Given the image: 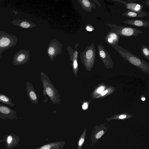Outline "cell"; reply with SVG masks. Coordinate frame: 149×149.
<instances>
[{
    "mask_svg": "<svg viewBox=\"0 0 149 149\" xmlns=\"http://www.w3.org/2000/svg\"><path fill=\"white\" fill-rule=\"evenodd\" d=\"M2 142V140H0V143ZM0 149H1V148H0Z\"/></svg>",
    "mask_w": 149,
    "mask_h": 149,
    "instance_id": "836d02e7",
    "label": "cell"
},
{
    "mask_svg": "<svg viewBox=\"0 0 149 149\" xmlns=\"http://www.w3.org/2000/svg\"><path fill=\"white\" fill-rule=\"evenodd\" d=\"M122 22L137 27H149V22L143 19H128L123 21Z\"/></svg>",
    "mask_w": 149,
    "mask_h": 149,
    "instance_id": "9a60e30c",
    "label": "cell"
},
{
    "mask_svg": "<svg viewBox=\"0 0 149 149\" xmlns=\"http://www.w3.org/2000/svg\"><path fill=\"white\" fill-rule=\"evenodd\" d=\"M72 61L71 64L72 67V71L74 76L76 77L77 75V72L78 70L77 59H73L71 61Z\"/></svg>",
    "mask_w": 149,
    "mask_h": 149,
    "instance_id": "603a6c76",
    "label": "cell"
},
{
    "mask_svg": "<svg viewBox=\"0 0 149 149\" xmlns=\"http://www.w3.org/2000/svg\"><path fill=\"white\" fill-rule=\"evenodd\" d=\"M120 38V36L115 32L109 31L103 39L107 44L111 46L118 44Z\"/></svg>",
    "mask_w": 149,
    "mask_h": 149,
    "instance_id": "5bb4252c",
    "label": "cell"
},
{
    "mask_svg": "<svg viewBox=\"0 0 149 149\" xmlns=\"http://www.w3.org/2000/svg\"><path fill=\"white\" fill-rule=\"evenodd\" d=\"M12 24L24 29L32 28L36 26V25L32 22L26 19H13L10 21Z\"/></svg>",
    "mask_w": 149,
    "mask_h": 149,
    "instance_id": "4fadbf2b",
    "label": "cell"
},
{
    "mask_svg": "<svg viewBox=\"0 0 149 149\" xmlns=\"http://www.w3.org/2000/svg\"><path fill=\"white\" fill-rule=\"evenodd\" d=\"M67 46V50L69 53L70 60L71 61L73 59H78L79 53L77 49H76V50H74L70 46Z\"/></svg>",
    "mask_w": 149,
    "mask_h": 149,
    "instance_id": "44dd1931",
    "label": "cell"
},
{
    "mask_svg": "<svg viewBox=\"0 0 149 149\" xmlns=\"http://www.w3.org/2000/svg\"><path fill=\"white\" fill-rule=\"evenodd\" d=\"M141 51L143 56L148 60H149V49L148 47L141 44Z\"/></svg>",
    "mask_w": 149,
    "mask_h": 149,
    "instance_id": "cb8c5ba5",
    "label": "cell"
},
{
    "mask_svg": "<svg viewBox=\"0 0 149 149\" xmlns=\"http://www.w3.org/2000/svg\"><path fill=\"white\" fill-rule=\"evenodd\" d=\"M0 102L12 107L14 106L11 99L8 96L0 93Z\"/></svg>",
    "mask_w": 149,
    "mask_h": 149,
    "instance_id": "ffe728a7",
    "label": "cell"
},
{
    "mask_svg": "<svg viewBox=\"0 0 149 149\" xmlns=\"http://www.w3.org/2000/svg\"><path fill=\"white\" fill-rule=\"evenodd\" d=\"M104 90V88L103 87H101L99 88L97 91V92L99 93H101Z\"/></svg>",
    "mask_w": 149,
    "mask_h": 149,
    "instance_id": "4316f807",
    "label": "cell"
},
{
    "mask_svg": "<svg viewBox=\"0 0 149 149\" xmlns=\"http://www.w3.org/2000/svg\"><path fill=\"white\" fill-rule=\"evenodd\" d=\"M30 56V54L28 50L24 49L18 51L13 56V65H18L24 64L28 62Z\"/></svg>",
    "mask_w": 149,
    "mask_h": 149,
    "instance_id": "52a82bcc",
    "label": "cell"
},
{
    "mask_svg": "<svg viewBox=\"0 0 149 149\" xmlns=\"http://www.w3.org/2000/svg\"><path fill=\"white\" fill-rule=\"evenodd\" d=\"M81 8L85 11L90 12L92 10V9H95L96 6L92 1L89 0H78Z\"/></svg>",
    "mask_w": 149,
    "mask_h": 149,
    "instance_id": "2e32d148",
    "label": "cell"
},
{
    "mask_svg": "<svg viewBox=\"0 0 149 149\" xmlns=\"http://www.w3.org/2000/svg\"><path fill=\"white\" fill-rule=\"evenodd\" d=\"M85 29L88 31H92L94 30V28L92 25L88 24L86 25Z\"/></svg>",
    "mask_w": 149,
    "mask_h": 149,
    "instance_id": "d4e9b609",
    "label": "cell"
},
{
    "mask_svg": "<svg viewBox=\"0 0 149 149\" xmlns=\"http://www.w3.org/2000/svg\"><path fill=\"white\" fill-rule=\"evenodd\" d=\"M92 1L94 2L99 7H101V6L99 2L97 0H93Z\"/></svg>",
    "mask_w": 149,
    "mask_h": 149,
    "instance_id": "f546056e",
    "label": "cell"
},
{
    "mask_svg": "<svg viewBox=\"0 0 149 149\" xmlns=\"http://www.w3.org/2000/svg\"><path fill=\"white\" fill-rule=\"evenodd\" d=\"M125 60L132 64L141 67L148 66V64L137 56L118 44L111 45Z\"/></svg>",
    "mask_w": 149,
    "mask_h": 149,
    "instance_id": "7a4b0ae2",
    "label": "cell"
},
{
    "mask_svg": "<svg viewBox=\"0 0 149 149\" xmlns=\"http://www.w3.org/2000/svg\"><path fill=\"white\" fill-rule=\"evenodd\" d=\"M96 50L94 43L88 46L80 54L82 63L86 69H89L93 65L96 57Z\"/></svg>",
    "mask_w": 149,
    "mask_h": 149,
    "instance_id": "277c9868",
    "label": "cell"
},
{
    "mask_svg": "<svg viewBox=\"0 0 149 149\" xmlns=\"http://www.w3.org/2000/svg\"><path fill=\"white\" fill-rule=\"evenodd\" d=\"M127 117L126 115L123 114L120 115L119 117L118 118L119 119H122L125 118Z\"/></svg>",
    "mask_w": 149,
    "mask_h": 149,
    "instance_id": "83f0119b",
    "label": "cell"
},
{
    "mask_svg": "<svg viewBox=\"0 0 149 149\" xmlns=\"http://www.w3.org/2000/svg\"><path fill=\"white\" fill-rule=\"evenodd\" d=\"M145 4L147 6H149V0H147L145 2Z\"/></svg>",
    "mask_w": 149,
    "mask_h": 149,
    "instance_id": "1f68e13d",
    "label": "cell"
},
{
    "mask_svg": "<svg viewBox=\"0 0 149 149\" xmlns=\"http://www.w3.org/2000/svg\"><path fill=\"white\" fill-rule=\"evenodd\" d=\"M98 54L100 58L104 63L109 64L112 62L110 56L108 52L104 48L101 43L97 46Z\"/></svg>",
    "mask_w": 149,
    "mask_h": 149,
    "instance_id": "7c38bea8",
    "label": "cell"
},
{
    "mask_svg": "<svg viewBox=\"0 0 149 149\" xmlns=\"http://www.w3.org/2000/svg\"><path fill=\"white\" fill-rule=\"evenodd\" d=\"M82 109H86L88 108V104L86 103H84L82 106Z\"/></svg>",
    "mask_w": 149,
    "mask_h": 149,
    "instance_id": "f1b7e54d",
    "label": "cell"
},
{
    "mask_svg": "<svg viewBox=\"0 0 149 149\" xmlns=\"http://www.w3.org/2000/svg\"><path fill=\"white\" fill-rule=\"evenodd\" d=\"M26 90L27 95L33 104H38V100L36 93L33 85L29 81L26 83Z\"/></svg>",
    "mask_w": 149,
    "mask_h": 149,
    "instance_id": "8fae6325",
    "label": "cell"
},
{
    "mask_svg": "<svg viewBox=\"0 0 149 149\" xmlns=\"http://www.w3.org/2000/svg\"><path fill=\"white\" fill-rule=\"evenodd\" d=\"M62 45L60 42L56 39L49 43L47 49V53L50 60L53 61L57 55L62 52Z\"/></svg>",
    "mask_w": 149,
    "mask_h": 149,
    "instance_id": "8992f818",
    "label": "cell"
},
{
    "mask_svg": "<svg viewBox=\"0 0 149 149\" xmlns=\"http://www.w3.org/2000/svg\"><path fill=\"white\" fill-rule=\"evenodd\" d=\"M17 42L16 36L0 30V58L1 54L5 50L15 46Z\"/></svg>",
    "mask_w": 149,
    "mask_h": 149,
    "instance_id": "5b68a950",
    "label": "cell"
},
{
    "mask_svg": "<svg viewBox=\"0 0 149 149\" xmlns=\"http://www.w3.org/2000/svg\"><path fill=\"white\" fill-rule=\"evenodd\" d=\"M64 141H59L49 143L36 149H62L65 145Z\"/></svg>",
    "mask_w": 149,
    "mask_h": 149,
    "instance_id": "e0dca14e",
    "label": "cell"
},
{
    "mask_svg": "<svg viewBox=\"0 0 149 149\" xmlns=\"http://www.w3.org/2000/svg\"><path fill=\"white\" fill-rule=\"evenodd\" d=\"M86 129L85 128L84 131L79 138L77 142V149H81L82 146L84 143L86 136Z\"/></svg>",
    "mask_w": 149,
    "mask_h": 149,
    "instance_id": "7402d4cb",
    "label": "cell"
},
{
    "mask_svg": "<svg viewBox=\"0 0 149 149\" xmlns=\"http://www.w3.org/2000/svg\"><path fill=\"white\" fill-rule=\"evenodd\" d=\"M41 80L43 88V93L45 97L47 95L53 104H60V95L51 82L48 76L43 72L40 73Z\"/></svg>",
    "mask_w": 149,
    "mask_h": 149,
    "instance_id": "6da1fadb",
    "label": "cell"
},
{
    "mask_svg": "<svg viewBox=\"0 0 149 149\" xmlns=\"http://www.w3.org/2000/svg\"><path fill=\"white\" fill-rule=\"evenodd\" d=\"M141 100L143 101H144L145 100V98L144 97H142L141 98Z\"/></svg>",
    "mask_w": 149,
    "mask_h": 149,
    "instance_id": "d6a6232c",
    "label": "cell"
},
{
    "mask_svg": "<svg viewBox=\"0 0 149 149\" xmlns=\"http://www.w3.org/2000/svg\"><path fill=\"white\" fill-rule=\"evenodd\" d=\"M108 128L105 126L95 127L93 130L91 136V145H93L106 132Z\"/></svg>",
    "mask_w": 149,
    "mask_h": 149,
    "instance_id": "9c48e42d",
    "label": "cell"
},
{
    "mask_svg": "<svg viewBox=\"0 0 149 149\" xmlns=\"http://www.w3.org/2000/svg\"><path fill=\"white\" fill-rule=\"evenodd\" d=\"M148 14L141 10L139 12H134L127 10L122 13L123 17L129 18H142L146 16Z\"/></svg>",
    "mask_w": 149,
    "mask_h": 149,
    "instance_id": "ac0fdd59",
    "label": "cell"
},
{
    "mask_svg": "<svg viewBox=\"0 0 149 149\" xmlns=\"http://www.w3.org/2000/svg\"><path fill=\"white\" fill-rule=\"evenodd\" d=\"M118 1L119 2H120L121 3H123L124 4H125L127 3V2L126 1H122V0H110V1Z\"/></svg>",
    "mask_w": 149,
    "mask_h": 149,
    "instance_id": "484cf974",
    "label": "cell"
},
{
    "mask_svg": "<svg viewBox=\"0 0 149 149\" xmlns=\"http://www.w3.org/2000/svg\"><path fill=\"white\" fill-rule=\"evenodd\" d=\"M105 24L110 28L109 31L114 32L119 36H137L143 33L142 31L135 28L122 26H118L115 24L106 23Z\"/></svg>",
    "mask_w": 149,
    "mask_h": 149,
    "instance_id": "3957f363",
    "label": "cell"
},
{
    "mask_svg": "<svg viewBox=\"0 0 149 149\" xmlns=\"http://www.w3.org/2000/svg\"><path fill=\"white\" fill-rule=\"evenodd\" d=\"M107 90H106L105 91H103L101 95L102 96L104 95L107 93Z\"/></svg>",
    "mask_w": 149,
    "mask_h": 149,
    "instance_id": "4dcf8cb0",
    "label": "cell"
},
{
    "mask_svg": "<svg viewBox=\"0 0 149 149\" xmlns=\"http://www.w3.org/2000/svg\"><path fill=\"white\" fill-rule=\"evenodd\" d=\"M4 138L1 139L4 141L7 149H10L16 146L19 143V136L13 134L3 136Z\"/></svg>",
    "mask_w": 149,
    "mask_h": 149,
    "instance_id": "30bf717a",
    "label": "cell"
},
{
    "mask_svg": "<svg viewBox=\"0 0 149 149\" xmlns=\"http://www.w3.org/2000/svg\"><path fill=\"white\" fill-rule=\"evenodd\" d=\"M124 4L128 10L134 12H140L143 7L142 5L134 2H127Z\"/></svg>",
    "mask_w": 149,
    "mask_h": 149,
    "instance_id": "d6986e66",
    "label": "cell"
},
{
    "mask_svg": "<svg viewBox=\"0 0 149 149\" xmlns=\"http://www.w3.org/2000/svg\"><path fill=\"white\" fill-rule=\"evenodd\" d=\"M0 118L3 120L7 118L12 120L18 119L16 112L6 106L0 104Z\"/></svg>",
    "mask_w": 149,
    "mask_h": 149,
    "instance_id": "ba28073f",
    "label": "cell"
}]
</instances>
